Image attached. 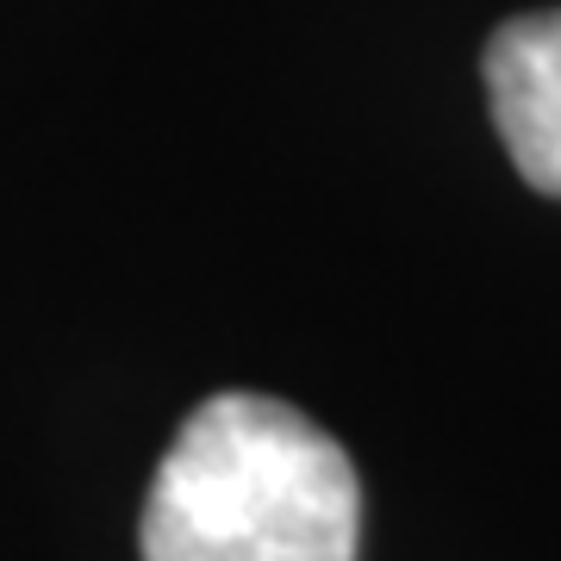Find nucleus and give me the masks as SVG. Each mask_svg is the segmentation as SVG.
Returning a JSON list of instances; mask_svg holds the SVG:
<instances>
[{
  "mask_svg": "<svg viewBox=\"0 0 561 561\" xmlns=\"http://www.w3.org/2000/svg\"><path fill=\"white\" fill-rule=\"evenodd\" d=\"M362 486L331 431L268 393L187 412L144 500V561H356Z\"/></svg>",
  "mask_w": 561,
  "mask_h": 561,
  "instance_id": "1",
  "label": "nucleus"
},
{
  "mask_svg": "<svg viewBox=\"0 0 561 561\" xmlns=\"http://www.w3.org/2000/svg\"><path fill=\"white\" fill-rule=\"evenodd\" d=\"M486 101L518 175L561 201V7L500 25L486 44Z\"/></svg>",
  "mask_w": 561,
  "mask_h": 561,
  "instance_id": "2",
  "label": "nucleus"
}]
</instances>
